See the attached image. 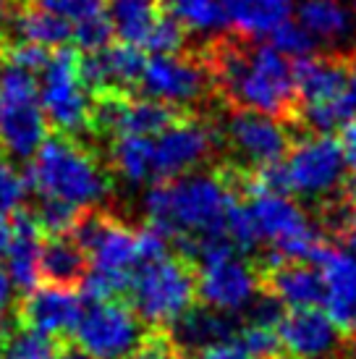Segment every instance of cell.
Segmentation results:
<instances>
[{
    "label": "cell",
    "instance_id": "cell-25",
    "mask_svg": "<svg viewBox=\"0 0 356 359\" xmlns=\"http://www.w3.org/2000/svg\"><path fill=\"white\" fill-rule=\"evenodd\" d=\"M228 27L252 40H267V34L291 19V0H223Z\"/></svg>",
    "mask_w": 356,
    "mask_h": 359
},
{
    "label": "cell",
    "instance_id": "cell-30",
    "mask_svg": "<svg viewBox=\"0 0 356 359\" xmlns=\"http://www.w3.org/2000/svg\"><path fill=\"white\" fill-rule=\"evenodd\" d=\"M236 341L241 344V349L247 351L249 359H278L280 357V341H278L275 325L249 320L247 325L236 328Z\"/></svg>",
    "mask_w": 356,
    "mask_h": 359
},
{
    "label": "cell",
    "instance_id": "cell-10",
    "mask_svg": "<svg viewBox=\"0 0 356 359\" xmlns=\"http://www.w3.org/2000/svg\"><path fill=\"white\" fill-rule=\"evenodd\" d=\"M346 81L348 69L341 60L304 55L294 60V90L301 100V116L312 131L341 129L351 121V110L346 105Z\"/></svg>",
    "mask_w": 356,
    "mask_h": 359
},
{
    "label": "cell",
    "instance_id": "cell-15",
    "mask_svg": "<svg viewBox=\"0 0 356 359\" xmlns=\"http://www.w3.org/2000/svg\"><path fill=\"white\" fill-rule=\"evenodd\" d=\"M176 118V110L152 97H123V92H102L92 105V126L113 137H149L165 129Z\"/></svg>",
    "mask_w": 356,
    "mask_h": 359
},
{
    "label": "cell",
    "instance_id": "cell-9",
    "mask_svg": "<svg viewBox=\"0 0 356 359\" xmlns=\"http://www.w3.org/2000/svg\"><path fill=\"white\" fill-rule=\"evenodd\" d=\"M37 74V90L48 126H55L66 137L92 126V100L87 81L81 79L79 53L69 45L55 48Z\"/></svg>",
    "mask_w": 356,
    "mask_h": 359
},
{
    "label": "cell",
    "instance_id": "cell-48",
    "mask_svg": "<svg viewBox=\"0 0 356 359\" xmlns=\"http://www.w3.org/2000/svg\"><path fill=\"white\" fill-rule=\"evenodd\" d=\"M0 6H3V0H0Z\"/></svg>",
    "mask_w": 356,
    "mask_h": 359
},
{
    "label": "cell",
    "instance_id": "cell-36",
    "mask_svg": "<svg viewBox=\"0 0 356 359\" xmlns=\"http://www.w3.org/2000/svg\"><path fill=\"white\" fill-rule=\"evenodd\" d=\"M45 60H48V50L40 48V45H34V42H16L8 50V63H16V66L34 71V74L42 69Z\"/></svg>",
    "mask_w": 356,
    "mask_h": 359
},
{
    "label": "cell",
    "instance_id": "cell-5",
    "mask_svg": "<svg viewBox=\"0 0 356 359\" xmlns=\"http://www.w3.org/2000/svg\"><path fill=\"white\" fill-rule=\"evenodd\" d=\"M252 220L257 247H267V265L278 262H312L320 247L325 244L317 223L291 194L278 189L249 191L244 202Z\"/></svg>",
    "mask_w": 356,
    "mask_h": 359
},
{
    "label": "cell",
    "instance_id": "cell-37",
    "mask_svg": "<svg viewBox=\"0 0 356 359\" xmlns=\"http://www.w3.org/2000/svg\"><path fill=\"white\" fill-rule=\"evenodd\" d=\"M199 359H249L247 351L241 349V344L236 341V330L228 336V339H220L215 344H210L207 349L199 351Z\"/></svg>",
    "mask_w": 356,
    "mask_h": 359
},
{
    "label": "cell",
    "instance_id": "cell-28",
    "mask_svg": "<svg viewBox=\"0 0 356 359\" xmlns=\"http://www.w3.org/2000/svg\"><path fill=\"white\" fill-rule=\"evenodd\" d=\"M13 32H16V37L19 42H34V45H40V48H63V45H71V27L66 21L55 16V13H50V11L40 8V6H29V8H24L13 19Z\"/></svg>",
    "mask_w": 356,
    "mask_h": 359
},
{
    "label": "cell",
    "instance_id": "cell-21",
    "mask_svg": "<svg viewBox=\"0 0 356 359\" xmlns=\"http://www.w3.org/2000/svg\"><path fill=\"white\" fill-rule=\"evenodd\" d=\"M40 250L42 229L34 215L16 210L11 220V247L6 255V273L16 289H34L40 283Z\"/></svg>",
    "mask_w": 356,
    "mask_h": 359
},
{
    "label": "cell",
    "instance_id": "cell-31",
    "mask_svg": "<svg viewBox=\"0 0 356 359\" xmlns=\"http://www.w3.org/2000/svg\"><path fill=\"white\" fill-rule=\"evenodd\" d=\"M267 42H270L278 53H283V55L291 60L312 55L317 48L315 37H312L296 19H286L280 27H275V29L267 34Z\"/></svg>",
    "mask_w": 356,
    "mask_h": 359
},
{
    "label": "cell",
    "instance_id": "cell-34",
    "mask_svg": "<svg viewBox=\"0 0 356 359\" xmlns=\"http://www.w3.org/2000/svg\"><path fill=\"white\" fill-rule=\"evenodd\" d=\"M184 27L178 24L173 16H160L158 24L152 27L147 34V40L142 45V50H147L149 55H163V53H178L184 48Z\"/></svg>",
    "mask_w": 356,
    "mask_h": 359
},
{
    "label": "cell",
    "instance_id": "cell-39",
    "mask_svg": "<svg viewBox=\"0 0 356 359\" xmlns=\"http://www.w3.org/2000/svg\"><path fill=\"white\" fill-rule=\"evenodd\" d=\"M129 359H170V349L163 341H142L139 349Z\"/></svg>",
    "mask_w": 356,
    "mask_h": 359
},
{
    "label": "cell",
    "instance_id": "cell-38",
    "mask_svg": "<svg viewBox=\"0 0 356 359\" xmlns=\"http://www.w3.org/2000/svg\"><path fill=\"white\" fill-rule=\"evenodd\" d=\"M341 152H343V160H346V170H351L356 176V118L346 121L341 126Z\"/></svg>",
    "mask_w": 356,
    "mask_h": 359
},
{
    "label": "cell",
    "instance_id": "cell-1",
    "mask_svg": "<svg viewBox=\"0 0 356 359\" xmlns=\"http://www.w3.org/2000/svg\"><path fill=\"white\" fill-rule=\"evenodd\" d=\"M236 202L226 176L212 170H189L149 184L142 205L149 226L186 247L202 236H226V220Z\"/></svg>",
    "mask_w": 356,
    "mask_h": 359
},
{
    "label": "cell",
    "instance_id": "cell-27",
    "mask_svg": "<svg viewBox=\"0 0 356 359\" xmlns=\"http://www.w3.org/2000/svg\"><path fill=\"white\" fill-rule=\"evenodd\" d=\"M110 29L121 42L142 48L152 27L158 24L160 0H105Z\"/></svg>",
    "mask_w": 356,
    "mask_h": 359
},
{
    "label": "cell",
    "instance_id": "cell-24",
    "mask_svg": "<svg viewBox=\"0 0 356 359\" xmlns=\"http://www.w3.org/2000/svg\"><path fill=\"white\" fill-rule=\"evenodd\" d=\"M270 294L286 309L320 307L322 280L312 262H278L270 268Z\"/></svg>",
    "mask_w": 356,
    "mask_h": 359
},
{
    "label": "cell",
    "instance_id": "cell-46",
    "mask_svg": "<svg viewBox=\"0 0 356 359\" xmlns=\"http://www.w3.org/2000/svg\"><path fill=\"white\" fill-rule=\"evenodd\" d=\"M351 330H354V341H356V320H354V325H351Z\"/></svg>",
    "mask_w": 356,
    "mask_h": 359
},
{
    "label": "cell",
    "instance_id": "cell-19",
    "mask_svg": "<svg viewBox=\"0 0 356 359\" xmlns=\"http://www.w3.org/2000/svg\"><path fill=\"white\" fill-rule=\"evenodd\" d=\"M144 66V55L142 48L129 45V42H108L97 50L84 53V58H79L81 79L87 81L89 90H95L97 95L102 92H123L134 87L139 81Z\"/></svg>",
    "mask_w": 356,
    "mask_h": 359
},
{
    "label": "cell",
    "instance_id": "cell-8",
    "mask_svg": "<svg viewBox=\"0 0 356 359\" xmlns=\"http://www.w3.org/2000/svg\"><path fill=\"white\" fill-rule=\"evenodd\" d=\"M48 140L37 74L6 63L0 69V147L13 160H29Z\"/></svg>",
    "mask_w": 356,
    "mask_h": 359
},
{
    "label": "cell",
    "instance_id": "cell-26",
    "mask_svg": "<svg viewBox=\"0 0 356 359\" xmlns=\"http://www.w3.org/2000/svg\"><path fill=\"white\" fill-rule=\"evenodd\" d=\"M87 273V255L69 233L50 236L40 250V278L55 286H74Z\"/></svg>",
    "mask_w": 356,
    "mask_h": 359
},
{
    "label": "cell",
    "instance_id": "cell-23",
    "mask_svg": "<svg viewBox=\"0 0 356 359\" xmlns=\"http://www.w3.org/2000/svg\"><path fill=\"white\" fill-rule=\"evenodd\" d=\"M233 315H226V312H218L212 307H191L170 323V339L178 349L186 351H202L207 349L210 344H215L220 339H228L233 330L238 328L233 323Z\"/></svg>",
    "mask_w": 356,
    "mask_h": 359
},
{
    "label": "cell",
    "instance_id": "cell-42",
    "mask_svg": "<svg viewBox=\"0 0 356 359\" xmlns=\"http://www.w3.org/2000/svg\"><path fill=\"white\" fill-rule=\"evenodd\" d=\"M8 247H11V220L0 218V262L8 255Z\"/></svg>",
    "mask_w": 356,
    "mask_h": 359
},
{
    "label": "cell",
    "instance_id": "cell-3",
    "mask_svg": "<svg viewBox=\"0 0 356 359\" xmlns=\"http://www.w3.org/2000/svg\"><path fill=\"white\" fill-rule=\"evenodd\" d=\"M27 187L40 200L63 202L74 210H89L105 202L110 194V179L105 168L79 142L60 134L45 140L29 158Z\"/></svg>",
    "mask_w": 356,
    "mask_h": 359
},
{
    "label": "cell",
    "instance_id": "cell-22",
    "mask_svg": "<svg viewBox=\"0 0 356 359\" xmlns=\"http://www.w3.org/2000/svg\"><path fill=\"white\" fill-rule=\"evenodd\" d=\"M296 21L320 45H346L356 37V16L343 0H301Z\"/></svg>",
    "mask_w": 356,
    "mask_h": 359
},
{
    "label": "cell",
    "instance_id": "cell-47",
    "mask_svg": "<svg viewBox=\"0 0 356 359\" xmlns=\"http://www.w3.org/2000/svg\"><path fill=\"white\" fill-rule=\"evenodd\" d=\"M351 11H354V16H356V0H354V8H351Z\"/></svg>",
    "mask_w": 356,
    "mask_h": 359
},
{
    "label": "cell",
    "instance_id": "cell-13",
    "mask_svg": "<svg viewBox=\"0 0 356 359\" xmlns=\"http://www.w3.org/2000/svg\"><path fill=\"white\" fill-rule=\"evenodd\" d=\"M137 84L144 97L165 102L170 108H181L205 97V92L210 90V74L202 63L189 55L163 53L144 58Z\"/></svg>",
    "mask_w": 356,
    "mask_h": 359
},
{
    "label": "cell",
    "instance_id": "cell-7",
    "mask_svg": "<svg viewBox=\"0 0 356 359\" xmlns=\"http://www.w3.org/2000/svg\"><path fill=\"white\" fill-rule=\"evenodd\" d=\"M131 309L144 325L168 328L197 299L194 273L184 259L165 257L139 265L129 280Z\"/></svg>",
    "mask_w": 356,
    "mask_h": 359
},
{
    "label": "cell",
    "instance_id": "cell-33",
    "mask_svg": "<svg viewBox=\"0 0 356 359\" xmlns=\"http://www.w3.org/2000/svg\"><path fill=\"white\" fill-rule=\"evenodd\" d=\"M27 200V179L16 165L0 158V218H11Z\"/></svg>",
    "mask_w": 356,
    "mask_h": 359
},
{
    "label": "cell",
    "instance_id": "cell-32",
    "mask_svg": "<svg viewBox=\"0 0 356 359\" xmlns=\"http://www.w3.org/2000/svg\"><path fill=\"white\" fill-rule=\"evenodd\" d=\"M0 359H58V349L48 336L21 330L6 341V346H0Z\"/></svg>",
    "mask_w": 356,
    "mask_h": 359
},
{
    "label": "cell",
    "instance_id": "cell-6",
    "mask_svg": "<svg viewBox=\"0 0 356 359\" xmlns=\"http://www.w3.org/2000/svg\"><path fill=\"white\" fill-rule=\"evenodd\" d=\"M197 262V297L207 307L238 315L259 297V276L226 236H202L186 244Z\"/></svg>",
    "mask_w": 356,
    "mask_h": 359
},
{
    "label": "cell",
    "instance_id": "cell-29",
    "mask_svg": "<svg viewBox=\"0 0 356 359\" xmlns=\"http://www.w3.org/2000/svg\"><path fill=\"white\" fill-rule=\"evenodd\" d=\"M170 16L184 27V32L212 37L228 29V16L223 0H168Z\"/></svg>",
    "mask_w": 356,
    "mask_h": 359
},
{
    "label": "cell",
    "instance_id": "cell-14",
    "mask_svg": "<svg viewBox=\"0 0 356 359\" xmlns=\"http://www.w3.org/2000/svg\"><path fill=\"white\" fill-rule=\"evenodd\" d=\"M223 140L241 163L249 168L275 165L286 155L291 137L278 116H267L257 110L238 108L223 123Z\"/></svg>",
    "mask_w": 356,
    "mask_h": 359
},
{
    "label": "cell",
    "instance_id": "cell-41",
    "mask_svg": "<svg viewBox=\"0 0 356 359\" xmlns=\"http://www.w3.org/2000/svg\"><path fill=\"white\" fill-rule=\"evenodd\" d=\"M346 105H348V110H351V118H356V69H348Z\"/></svg>",
    "mask_w": 356,
    "mask_h": 359
},
{
    "label": "cell",
    "instance_id": "cell-45",
    "mask_svg": "<svg viewBox=\"0 0 356 359\" xmlns=\"http://www.w3.org/2000/svg\"><path fill=\"white\" fill-rule=\"evenodd\" d=\"M346 189H348V197H351V202H354V208H356V176L351 181H348Z\"/></svg>",
    "mask_w": 356,
    "mask_h": 359
},
{
    "label": "cell",
    "instance_id": "cell-16",
    "mask_svg": "<svg viewBox=\"0 0 356 359\" xmlns=\"http://www.w3.org/2000/svg\"><path fill=\"white\" fill-rule=\"evenodd\" d=\"M280 351L291 359H327L341 341V328L322 307L283 309L275 323Z\"/></svg>",
    "mask_w": 356,
    "mask_h": 359
},
{
    "label": "cell",
    "instance_id": "cell-17",
    "mask_svg": "<svg viewBox=\"0 0 356 359\" xmlns=\"http://www.w3.org/2000/svg\"><path fill=\"white\" fill-rule=\"evenodd\" d=\"M322 280V304L338 328H351L356 320V252L322 244L312 257Z\"/></svg>",
    "mask_w": 356,
    "mask_h": 359
},
{
    "label": "cell",
    "instance_id": "cell-20",
    "mask_svg": "<svg viewBox=\"0 0 356 359\" xmlns=\"http://www.w3.org/2000/svg\"><path fill=\"white\" fill-rule=\"evenodd\" d=\"M34 6L55 13L71 27V42L84 53L113 40L105 0H34Z\"/></svg>",
    "mask_w": 356,
    "mask_h": 359
},
{
    "label": "cell",
    "instance_id": "cell-35",
    "mask_svg": "<svg viewBox=\"0 0 356 359\" xmlns=\"http://www.w3.org/2000/svg\"><path fill=\"white\" fill-rule=\"evenodd\" d=\"M76 218H79V210L69 208V205H63V202H53V200H42L40 212L34 215L37 226H40L42 233H48V236H63V233H69L71 226L76 223Z\"/></svg>",
    "mask_w": 356,
    "mask_h": 359
},
{
    "label": "cell",
    "instance_id": "cell-40",
    "mask_svg": "<svg viewBox=\"0 0 356 359\" xmlns=\"http://www.w3.org/2000/svg\"><path fill=\"white\" fill-rule=\"evenodd\" d=\"M13 291H16V286L11 283L8 273L0 270V323L8 315V309L13 307Z\"/></svg>",
    "mask_w": 356,
    "mask_h": 359
},
{
    "label": "cell",
    "instance_id": "cell-11",
    "mask_svg": "<svg viewBox=\"0 0 356 359\" xmlns=\"http://www.w3.org/2000/svg\"><path fill=\"white\" fill-rule=\"evenodd\" d=\"M71 333L92 359H129L144 341V323L116 299L87 302Z\"/></svg>",
    "mask_w": 356,
    "mask_h": 359
},
{
    "label": "cell",
    "instance_id": "cell-44",
    "mask_svg": "<svg viewBox=\"0 0 356 359\" xmlns=\"http://www.w3.org/2000/svg\"><path fill=\"white\" fill-rule=\"evenodd\" d=\"M58 359H92V357L84 354L81 349H69V351H63V354H58Z\"/></svg>",
    "mask_w": 356,
    "mask_h": 359
},
{
    "label": "cell",
    "instance_id": "cell-43",
    "mask_svg": "<svg viewBox=\"0 0 356 359\" xmlns=\"http://www.w3.org/2000/svg\"><path fill=\"white\" fill-rule=\"evenodd\" d=\"M346 241H348V250L356 252V208L346 220Z\"/></svg>",
    "mask_w": 356,
    "mask_h": 359
},
{
    "label": "cell",
    "instance_id": "cell-2",
    "mask_svg": "<svg viewBox=\"0 0 356 359\" xmlns=\"http://www.w3.org/2000/svg\"><path fill=\"white\" fill-rule=\"evenodd\" d=\"M215 79L236 108L267 116H286L294 100V60L267 45L220 48L215 58Z\"/></svg>",
    "mask_w": 356,
    "mask_h": 359
},
{
    "label": "cell",
    "instance_id": "cell-12",
    "mask_svg": "<svg viewBox=\"0 0 356 359\" xmlns=\"http://www.w3.org/2000/svg\"><path fill=\"white\" fill-rule=\"evenodd\" d=\"M212 147H215V131L205 121L173 118L158 134L144 137V163H147L149 184L197 170L212 155Z\"/></svg>",
    "mask_w": 356,
    "mask_h": 359
},
{
    "label": "cell",
    "instance_id": "cell-4",
    "mask_svg": "<svg viewBox=\"0 0 356 359\" xmlns=\"http://www.w3.org/2000/svg\"><path fill=\"white\" fill-rule=\"evenodd\" d=\"M346 181V160L336 137L315 131L288 144L286 155L275 165L254 168L247 181V191L278 189L296 200H322L330 197Z\"/></svg>",
    "mask_w": 356,
    "mask_h": 359
},
{
    "label": "cell",
    "instance_id": "cell-18",
    "mask_svg": "<svg viewBox=\"0 0 356 359\" xmlns=\"http://www.w3.org/2000/svg\"><path fill=\"white\" fill-rule=\"evenodd\" d=\"M84 299L71 286H34L29 289V297L21 302L19 320L27 325V330L42 333L48 339H58L74 330L79 320Z\"/></svg>",
    "mask_w": 356,
    "mask_h": 359
}]
</instances>
